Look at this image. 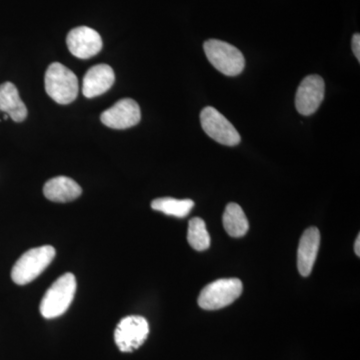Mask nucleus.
<instances>
[{"label": "nucleus", "instance_id": "obj_1", "mask_svg": "<svg viewBox=\"0 0 360 360\" xmlns=\"http://www.w3.org/2000/svg\"><path fill=\"white\" fill-rule=\"evenodd\" d=\"M77 292V279L65 274L56 279L45 293L40 303V314L46 319H56L70 309Z\"/></svg>", "mask_w": 360, "mask_h": 360}, {"label": "nucleus", "instance_id": "obj_2", "mask_svg": "<svg viewBox=\"0 0 360 360\" xmlns=\"http://www.w3.org/2000/svg\"><path fill=\"white\" fill-rule=\"evenodd\" d=\"M56 250L51 245L32 248L21 255L11 270V278L18 285L32 283L51 265Z\"/></svg>", "mask_w": 360, "mask_h": 360}, {"label": "nucleus", "instance_id": "obj_3", "mask_svg": "<svg viewBox=\"0 0 360 360\" xmlns=\"http://www.w3.org/2000/svg\"><path fill=\"white\" fill-rule=\"evenodd\" d=\"M45 90L58 104H70L78 96V79L70 68L59 63H51L45 73Z\"/></svg>", "mask_w": 360, "mask_h": 360}, {"label": "nucleus", "instance_id": "obj_4", "mask_svg": "<svg viewBox=\"0 0 360 360\" xmlns=\"http://www.w3.org/2000/svg\"><path fill=\"white\" fill-rule=\"evenodd\" d=\"M203 51L208 61L222 75L236 77L245 70V56L233 45L222 40L208 39L203 44Z\"/></svg>", "mask_w": 360, "mask_h": 360}, {"label": "nucleus", "instance_id": "obj_5", "mask_svg": "<svg viewBox=\"0 0 360 360\" xmlns=\"http://www.w3.org/2000/svg\"><path fill=\"white\" fill-rule=\"evenodd\" d=\"M243 290V283L238 278L217 279L201 290L198 305L205 310L224 309L236 302Z\"/></svg>", "mask_w": 360, "mask_h": 360}, {"label": "nucleus", "instance_id": "obj_6", "mask_svg": "<svg viewBox=\"0 0 360 360\" xmlns=\"http://www.w3.org/2000/svg\"><path fill=\"white\" fill-rule=\"evenodd\" d=\"M200 122L203 131L222 146H236L241 141L240 135L232 123L212 106L201 111Z\"/></svg>", "mask_w": 360, "mask_h": 360}, {"label": "nucleus", "instance_id": "obj_7", "mask_svg": "<svg viewBox=\"0 0 360 360\" xmlns=\"http://www.w3.org/2000/svg\"><path fill=\"white\" fill-rule=\"evenodd\" d=\"M149 335V324L144 317L131 315L124 317L115 329L116 345L122 352H132L141 347Z\"/></svg>", "mask_w": 360, "mask_h": 360}, {"label": "nucleus", "instance_id": "obj_8", "mask_svg": "<svg viewBox=\"0 0 360 360\" xmlns=\"http://www.w3.org/2000/svg\"><path fill=\"white\" fill-rule=\"evenodd\" d=\"M326 84L319 75H309L298 86L295 96V108L302 115H314L324 99Z\"/></svg>", "mask_w": 360, "mask_h": 360}, {"label": "nucleus", "instance_id": "obj_9", "mask_svg": "<svg viewBox=\"0 0 360 360\" xmlns=\"http://www.w3.org/2000/svg\"><path fill=\"white\" fill-rule=\"evenodd\" d=\"M141 120V108L131 98L117 101L115 105L104 110L101 115V122L112 129H127L139 124Z\"/></svg>", "mask_w": 360, "mask_h": 360}, {"label": "nucleus", "instance_id": "obj_10", "mask_svg": "<svg viewBox=\"0 0 360 360\" xmlns=\"http://www.w3.org/2000/svg\"><path fill=\"white\" fill-rule=\"evenodd\" d=\"M66 44L70 53L75 58L89 59L101 52L103 39L101 34L92 28L79 26L68 33Z\"/></svg>", "mask_w": 360, "mask_h": 360}, {"label": "nucleus", "instance_id": "obj_11", "mask_svg": "<svg viewBox=\"0 0 360 360\" xmlns=\"http://www.w3.org/2000/svg\"><path fill=\"white\" fill-rule=\"evenodd\" d=\"M115 82V71L110 65H98L92 66L82 82V94L87 98L101 96L112 87Z\"/></svg>", "mask_w": 360, "mask_h": 360}, {"label": "nucleus", "instance_id": "obj_12", "mask_svg": "<svg viewBox=\"0 0 360 360\" xmlns=\"http://www.w3.org/2000/svg\"><path fill=\"white\" fill-rule=\"evenodd\" d=\"M321 245V233L316 227H309L303 232L297 250V269L302 276L311 274Z\"/></svg>", "mask_w": 360, "mask_h": 360}, {"label": "nucleus", "instance_id": "obj_13", "mask_svg": "<svg viewBox=\"0 0 360 360\" xmlns=\"http://www.w3.org/2000/svg\"><path fill=\"white\" fill-rule=\"evenodd\" d=\"M45 198L54 202H70L77 200L82 193L77 182L66 176L54 177L49 180L44 187Z\"/></svg>", "mask_w": 360, "mask_h": 360}, {"label": "nucleus", "instance_id": "obj_14", "mask_svg": "<svg viewBox=\"0 0 360 360\" xmlns=\"http://www.w3.org/2000/svg\"><path fill=\"white\" fill-rule=\"evenodd\" d=\"M0 111L15 122H22L27 117V108L13 82L0 85Z\"/></svg>", "mask_w": 360, "mask_h": 360}, {"label": "nucleus", "instance_id": "obj_15", "mask_svg": "<svg viewBox=\"0 0 360 360\" xmlns=\"http://www.w3.org/2000/svg\"><path fill=\"white\" fill-rule=\"evenodd\" d=\"M222 222L225 231L231 238H243L250 229V224L246 219L245 213L238 203H229L225 208Z\"/></svg>", "mask_w": 360, "mask_h": 360}, {"label": "nucleus", "instance_id": "obj_16", "mask_svg": "<svg viewBox=\"0 0 360 360\" xmlns=\"http://www.w3.org/2000/svg\"><path fill=\"white\" fill-rule=\"evenodd\" d=\"M194 207L191 200H175L172 198H156L151 202V208L156 212L165 213L170 217L184 219Z\"/></svg>", "mask_w": 360, "mask_h": 360}, {"label": "nucleus", "instance_id": "obj_17", "mask_svg": "<svg viewBox=\"0 0 360 360\" xmlns=\"http://www.w3.org/2000/svg\"><path fill=\"white\" fill-rule=\"evenodd\" d=\"M187 241L196 251H203L210 248V236L206 229L205 220L200 217L191 219L187 231Z\"/></svg>", "mask_w": 360, "mask_h": 360}, {"label": "nucleus", "instance_id": "obj_18", "mask_svg": "<svg viewBox=\"0 0 360 360\" xmlns=\"http://www.w3.org/2000/svg\"><path fill=\"white\" fill-rule=\"evenodd\" d=\"M352 51H354L355 58L360 61V35L359 33H355L352 37Z\"/></svg>", "mask_w": 360, "mask_h": 360}, {"label": "nucleus", "instance_id": "obj_19", "mask_svg": "<svg viewBox=\"0 0 360 360\" xmlns=\"http://www.w3.org/2000/svg\"><path fill=\"white\" fill-rule=\"evenodd\" d=\"M360 238H359V236H357V238H356V240H355V243H354V252H355V255H357V257H359L360 255Z\"/></svg>", "mask_w": 360, "mask_h": 360}]
</instances>
